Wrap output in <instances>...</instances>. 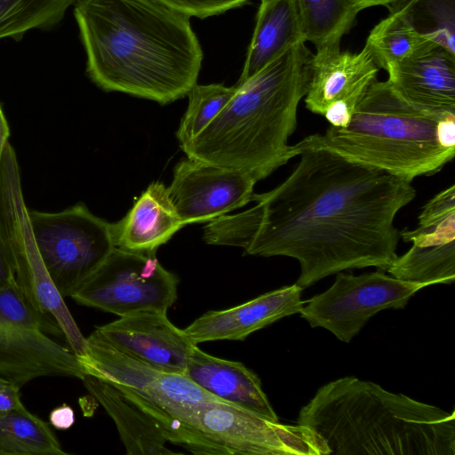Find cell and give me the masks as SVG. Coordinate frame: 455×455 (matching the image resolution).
<instances>
[{
  "label": "cell",
  "instance_id": "3",
  "mask_svg": "<svg viewBox=\"0 0 455 455\" xmlns=\"http://www.w3.org/2000/svg\"><path fill=\"white\" fill-rule=\"evenodd\" d=\"M312 56L305 43L297 44L235 84L228 104L180 147L187 157L242 171L256 182L295 157L288 139L307 92Z\"/></svg>",
  "mask_w": 455,
  "mask_h": 455
},
{
  "label": "cell",
  "instance_id": "6",
  "mask_svg": "<svg viewBox=\"0 0 455 455\" xmlns=\"http://www.w3.org/2000/svg\"><path fill=\"white\" fill-rule=\"evenodd\" d=\"M79 359L87 375L116 387L158 424L168 442L183 448L187 424L196 409L202 403L220 401L185 375L157 371L91 335Z\"/></svg>",
  "mask_w": 455,
  "mask_h": 455
},
{
  "label": "cell",
  "instance_id": "32",
  "mask_svg": "<svg viewBox=\"0 0 455 455\" xmlns=\"http://www.w3.org/2000/svg\"><path fill=\"white\" fill-rule=\"evenodd\" d=\"M50 423L55 428L65 430L71 427L75 422V414L73 409L62 404L53 409L49 416Z\"/></svg>",
  "mask_w": 455,
  "mask_h": 455
},
{
  "label": "cell",
  "instance_id": "19",
  "mask_svg": "<svg viewBox=\"0 0 455 455\" xmlns=\"http://www.w3.org/2000/svg\"><path fill=\"white\" fill-rule=\"evenodd\" d=\"M111 224L115 248L156 253L185 225L163 182H152L119 221Z\"/></svg>",
  "mask_w": 455,
  "mask_h": 455
},
{
  "label": "cell",
  "instance_id": "5",
  "mask_svg": "<svg viewBox=\"0 0 455 455\" xmlns=\"http://www.w3.org/2000/svg\"><path fill=\"white\" fill-rule=\"evenodd\" d=\"M322 148L347 160L412 181L437 173L455 155V114L435 116L404 100L387 81L375 80L345 127L330 125L291 146Z\"/></svg>",
  "mask_w": 455,
  "mask_h": 455
},
{
  "label": "cell",
  "instance_id": "2",
  "mask_svg": "<svg viewBox=\"0 0 455 455\" xmlns=\"http://www.w3.org/2000/svg\"><path fill=\"white\" fill-rule=\"evenodd\" d=\"M74 16L101 90L165 105L196 84L204 52L189 17L151 0H78Z\"/></svg>",
  "mask_w": 455,
  "mask_h": 455
},
{
  "label": "cell",
  "instance_id": "25",
  "mask_svg": "<svg viewBox=\"0 0 455 455\" xmlns=\"http://www.w3.org/2000/svg\"><path fill=\"white\" fill-rule=\"evenodd\" d=\"M387 7L423 38L455 54V0H394Z\"/></svg>",
  "mask_w": 455,
  "mask_h": 455
},
{
  "label": "cell",
  "instance_id": "28",
  "mask_svg": "<svg viewBox=\"0 0 455 455\" xmlns=\"http://www.w3.org/2000/svg\"><path fill=\"white\" fill-rule=\"evenodd\" d=\"M221 84H195L188 93V106L176 136L180 147L189 142L228 104L235 93Z\"/></svg>",
  "mask_w": 455,
  "mask_h": 455
},
{
  "label": "cell",
  "instance_id": "12",
  "mask_svg": "<svg viewBox=\"0 0 455 455\" xmlns=\"http://www.w3.org/2000/svg\"><path fill=\"white\" fill-rule=\"evenodd\" d=\"M379 69L366 44L358 52L341 51L340 44L316 48L304 97L306 108L331 126H347Z\"/></svg>",
  "mask_w": 455,
  "mask_h": 455
},
{
  "label": "cell",
  "instance_id": "10",
  "mask_svg": "<svg viewBox=\"0 0 455 455\" xmlns=\"http://www.w3.org/2000/svg\"><path fill=\"white\" fill-rule=\"evenodd\" d=\"M179 280L156 253L114 248L103 264L70 296L76 303L121 316L167 313L177 299Z\"/></svg>",
  "mask_w": 455,
  "mask_h": 455
},
{
  "label": "cell",
  "instance_id": "20",
  "mask_svg": "<svg viewBox=\"0 0 455 455\" xmlns=\"http://www.w3.org/2000/svg\"><path fill=\"white\" fill-rule=\"evenodd\" d=\"M299 43H306L296 0H261L242 74L243 83Z\"/></svg>",
  "mask_w": 455,
  "mask_h": 455
},
{
  "label": "cell",
  "instance_id": "23",
  "mask_svg": "<svg viewBox=\"0 0 455 455\" xmlns=\"http://www.w3.org/2000/svg\"><path fill=\"white\" fill-rule=\"evenodd\" d=\"M305 42L340 44L363 9L356 0H296Z\"/></svg>",
  "mask_w": 455,
  "mask_h": 455
},
{
  "label": "cell",
  "instance_id": "9",
  "mask_svg": "<svg viewBox=\"0 0 455 455\" xmlns=\"http://www.w3.org/2000/svg\"><path fill=\"white\" fill-rule=\"evenodd\" d=\"M46 271L63 297H70L115 248L111 224L82 203L58 212L28 210Z\"/></svg>",
  "mask_w": 455,
  "mask_h": 455
},
{
  "label": "cell",
  "instance_id": "31",
  "mask_svg": "<svg viewBox=\"0 0 455 455\" xmlns=\"http://www.w3.org/2000/svg\"><path fill=\"white\" fill-rule=\"evenodd\" d=\"M24 407L20 387L0 376V411Z\"/></svg>",
  "mask_w": 455,
  "mask_h": 455
},
{
  "label": "cell",
  "instance_id": "34",
  "mask_svg": "<svg viewBox=\"0 0 455 455\" xmlns=\"http://www.w3.org/2000/svg\"><path fill=\"white\" fill-rule=\"evenodd\" d=\"M10 136V128L8 122L4 114L2 106L0 104V160L2 158L4 148L8 143Z\"/></svg>",
  "mask_w": 455,
  "mask_h": 455
},
{
  "label": "cell",
  "instance_id": "18",
  "mask_svg": "<svg viewBox=\"0 0 455 455\" xmlns=\"http://www.w3.org/2000/svg\"><path fill=\"white\" fill-rule=\"evenodd\" d=\"M184 375L221 402L279 422L259 378L240 362L213 356L196 345L188 357Z\"/></svg>",
  "mask_w": 455,
  "mask_h": 455
},
{
  "label": "cell",
  "instance_id": "16",
  "mask_svg": "<svg viewBox=\"0 0 455 455\" xmlns=\"http://www.w3.org/2000/svg\"><path fill=\"white\" fill-rule=\"evenodd\" d=\"M79 356L37 330L0 326V376L21 387L47 376L83 379Z\"/></svg>",
  "mask_w": 455,
  "mask_h": 455
},
{
  "label": "cell",
  "instance_id": "24",
  "mask_svg": "<svg viewBox=\"0 0 455 455\" xmlns=\"http://www.w3.org/2000/svg\"><path fill=\"white\" fill-rule=\"evenodd\" d=\"M386 271L396 279L427 286L451 283L455 280V242L438 246L412 245Z\"/></svg>",
  "mask_w": 455,
  "mask_h": 455
},
{
  "label": "cell",
  "instance_id": "17",
  "mask_svg": "<svg viewBox=\"0 0 455 455\" xmlns=\"http://www.w3.org/2000/svg\"><path fill=\"white\" fill-rule=\"evenodd\" d=\"M302 290L294 283L234 307L208 311L183 331L196 345L222 339L243 340L283 317L299 313L305 304L301 299Z\"/></svg>",
  "mask_w": 455,
  "mask_h": 455
},
{
  "label": "cell",
  "instance_id": "35",
  "mask_svg": "<svg viewBox=\"0 0 455 455\" xmlns=\"http://www.w3.org/2000/svg\"><path fill=\"white\" fill-rule=\"evenodd\" d=\"M393 1L394 0H356V2L360 4L363 10L376 5L387 6Z\"/></svg>",
  "mask_w": 455,
  "mask_h": 455
},
{
  "label": "cell",
  "instance_id": "13",
  "mask_svg": "<svg viewBox=\"0 0 455 455\" xmlns=\"http://www.w3.org/2000/svg\"><path fill=\"white\" fill-rule=\"evenodd\" d=\"M256 181L242 171L188 158L168 187L183 224L213 220L253 201Z\"/></svg>",
  "mask_w": 455,
  "mask_h": 455
},
{
  "label": "cell",
  "instance_id": "30",
  "mask_svg": "<svg viewBox=\"0 0 455 455\" xmlns=\"http://www.w3.org/2000/svg\"><path fill=\"white\" fill-rule=\"evenodd\" d=\"M189 18L205 19L242 7L251 0H151Z\"/></svg>",
  "mask_w": 455,
  "mask_h": 455
},
{
  "label": "cell",
  "instance_id": "14",
  "mask_svg": "<svg viewBox=\"0 0 455 455\" xmlns=\"http://www.w3.org/2000/svg\"><path fill=\"white\" fill-rule=\"evenodd\" d=\"M91 336L157 371L182 375L196 346L166 313L158 311L121 316L99 326Z\"/></svg>",
  "mask_w": 455,
  "mask_h": 455
},
{
  "label": "cell",
  "instance_id": "4",
  "mask_svg": "<svg viewBox=\"0 0 455 455\" xmlns=\"http://www.w3.org/2000/svg\"><path fill=\"white\" fill-rule=\"evenodd\" d=\"M298 425L317 434L329 455H455L454 411L355 377L321 387Z\"/></svg>",
  "mask_w": 455,
  "mask_h": 455
},
{
  "label": "cell",
  "instance_id": "33",
  "mask_svg": "<svg viewBox=\"0 0 455 455\" xmlns=\"http://www.w3.org/2000/svg\"><path fill=\"white\" fill-rule=\"evenodd\" d=\"M14 274L4 246L0 239V288L14 281Z\"/></svg>",
  "mask_w": 455,
  "mask_h": 455
},
{
  "label": "cell",
  "instance_id": "26",
  "mask_svg": "<svg viewBox=\"0 0 455 455\" xmlns=\"http://www.w3.org/2000/svg\"><path fill=\"white\" fill-rule=\"evenodd\" d=\"M78 0H0V40L20 41L34 29L50 30Z\"/></svg>",
  "mask_w": 455,
  "mask_h": 455
},
{
  "label": "cell",
  "instance_id": "11",
  "mask_svg": "<svg viewBox=\"0 0 455 455\" xmlns=\"http://www.w3.org/2000/svg\"><path fill=\"white\" fill-rule=\"evenodd\" d=\"M422 283L396 279L379 270L354 275L339 272L333 284L311 298L299 314L311 327L331 331L348 343L381 310L405 307Z\"/></svg>",
  "mask_w": 455,
  "mask_h": 455
},
{
  "label": "cell",
  "instance_id": "27",
  "mask_svg": "<svg viewBox=\"0 0 455 455\" xmlns=\"http://www.w3.org/2000/svg\"><path fill=\"white\" fill-rule=\"evenodd\" d=\"M427 42L431 41L423 38L403 17L389 12L371 30L365 44L379 68L387 71Z\"/></svg>",
  "mask_w": 455,
  "mask_h": 455
},
{
  "label": "cell",
  "instance_id": "21",
  "mask_svg": "<svg viewBox=\"0 0 455 455\" xmlns=\"http://www.w3.org/2000/svg\"><path fill=\"white\" fill-rule=\"evenodd\" d=\"M84 387L113 419L129 455H169L168 442L158 424L110 383L92 375Z\"/></svg>",
  "mask_w": 455,
  "mask_h": 455
},
{
  "label": "cell",
  "instance_id": "15",
  "mask_svg": "<svg viewBox=\"0 0 455 455\" xmlns=\"http://www.w3.org/2000/svg\"><path fill=\"white\" fill-rule=\"evenodd\" d=\"M387 81L408 102L435 116L455 114V54L427 42L391 67Z\"/></svg>",
  "mask_w": 455,
  "mask_h": 455
},
{
  "label": "cell",
  "instance_id": "22",
  "mask_svg": "<svg viewBox=\"0 0 455 455\" xmlns=\"http://www.w3.org/2000/svg\"><path fill=\"white\" fill-rule=\"evenodd\" d=\"M49 424L26 407L0 411V455H66Z\"/></svg>",
  "mask_w": 455,
  "mask_h": 455
},
{
  "label": "cell",
  "instance_id": "8",
  "mask_svg": "<svg viewBox=\"0 0 455 455\" xmlns=\"http://www.w3.org/2000/svg\"><path fill=\"white\" fill-rule=\"evenodd\" d=\"M187 432L188 451L195 454L329 455L309 427L273 422L218 400L196 409Z\"/></svg>",
  "mask_w": 455,
  "mask_h": 455
},
{
  "label": "cell",
  "instance_id": "1",
  "mask_svg": "<svg viewBox=\"0 0 455 455\" xmlns=\"http://www.w3.org/2000/svg\"><path fill=\"white\" fill-rule=\"evenodd\" d=\"M297 156L285 180L253 195L252 208L208 221L204 241L293 258L302 288L347 269L386 271L397 257L395 218L416 196L411 182L326 149L305 148Z\"/></svg>",
  "mask_w": 455,
  "mask_h": 455
},
{
  "label": "cell",
  "instance_id": "7",
  "mask_svg": "<svg viewBox=\"0 0 455 455\" xmlns=\"http://www.w3.org/2000/svg\"><path fill=\"white\" fill-rule=\"evenodd\" d=\"M0 239L18 285L36 308L54 317L70 349L83 355L86 338L52 282L40 256L23 197L16 153L9 142L0 160Z\"/></svg>",
  "mask_w": 455,
  "mask_h": 455
},
{
  "label": "cell",
  "instance_id": "29",
  "mask_svg": "<svg viewBox=\"0 0 455 455\" xmlns=\"http://www.w3.org/2000/svg\"><path fill=\"white\" fill-rule=\"evenodd\" d=\"M0 326L63 335L54 317L36 308L15 280L0 288Z\"/></svg>",
  "mask_w": 455,
  "mask_h": 455
}]
</instances>
